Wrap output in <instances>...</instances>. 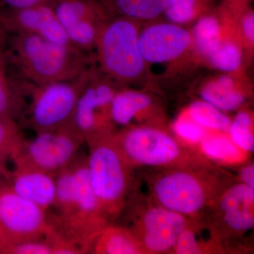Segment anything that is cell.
<instances>
[{
  "label": "cell",
  "instance_id": "1",
  "mask_svg": "<svg viewBox=\"0 0 254 254\" xmlns=\"http://www.w3.org/2000/svg\"><path fill=\"white\" fill-rule=\"evenodd\" d=\"M213 166L158 168L148 178L151 201L194 220L227 186Z\"/></svg>",
  "mask_w": 254,
  "mask_h": 254
},
{
  "label": "cell",
  "instance_id": "2",
  "mask_svg": "<svg viewBox=\"0 0 254 254\" xmlns=\"http://www.w3.org/2000/svg\"><path fill=\"white\" fill-rule=\"evenodd\" d=\"M10 47L16 67L34 86L72 79L89 68L85 51L72 45L13 34Z\"/></svg>",
  "mask_w": 254,
  "mask_h": 254
},
{
  "label": "cell",
  "instance_id": "3",
  "mask_svg": "<svg viewBox=\"0 0 254 254\" xmlns=\"http://www.w3.org/2000/svg\"><path fill=\"white\" fill-rule=\"evenodd\" d=\"M112 132L87 138L88 172L103 215L110 222L119 218L131 200L133 168L114 143Z\"/></svg>",
  "mask_w": 254,
  "mask_h": 254
},
{
  "label": "cell",
  "instance_id": "4",
  "mask_svg": "<svg viewBox=\"0 0 254 254\" xmlns=\"http://www.w3.org/2000/svg\"><path fill=\"white\" fill-rule=\"evenodd\" d=\"M114 143L132 168H195L211 166L208 159L184 145L168 132L150 127L126 128L112 133Z\"/></svg>",
  "mask_w": 254,
  "mask_h": 254
},
{
  "label": "cell",
  "instance_id": "5",
  "mask_svg": "<svg viewBox=\"0 0 254 254\" xmlns=\"http://www.w3.org/2000/svg\"><path fill=\"white\" fill-rule=\"evenodd\" d=\"M71 165L76 179V198L66 216L50 220L51 233L61 243L86 254L98 234L110 222L103 215L93 191L87 156L76 157Z\"/></svg>",
  "mask_w": 254,
  "mask_h": 254
},
{
  "label": "cell",
  "instance_id": "6",
  "mask_svg": "<svg viewBox=\"0 0 254 254\" xmlns=\"http://www.w3.org/2000/svg\"><path fill=\"white\" fill-rule=\"evenodd\" d=\"M136 21L123 16L109 18L95 43L102 69L121 83L135 81L144 69Z\"/></svg>",
  "mask_w": 254,
  "mask_h": 254
},
{
  "label": "cell",
  "instance_id": "7",
  "mask_svg": "<svg viewBox=\"0 0 254 254\" xmlns=\"http://www.w3.org/2000/svg\"><path fill=\"white\" fill-rule=\"evenodd\" d=\"M84 141L69 122L55 129L38 132L31 139L23 138L10 160L14 166L38 169L55 176L73 163Z\"/></svg>",
  "mask_w": 254,
  "mask_h": 254
},
{
  "label": "cell",
  "instance_id": "8",
  "mask_svg": "<svg viewBox=\"0 0 254 254\" xmlns=\"http://www.w3.org/2000/svg\"><path fill=\"white\" fill-rule=\"evenodd\" d=\"M93 73L88 68L72 79L34 86L28 110L30 127L38 133L71 122L78 98Z\"/></svg>",
  "mask_w": 254,
  "mask_h": 254
},
{
  "label": "cell",
  "instance_id": "9",
  "mask_svg": "<svg viewBox=\"0 0 254 254\" xmlns=\"http://www.w3.org/2000/svg\"><path fill=\"white\" fill-rule=\"evenodd\" d=\"M51 230L46 210L20 196L7 185H0L1 254L12 246L45 238Z\"/></svg>",
  "mask_w": 254,
  "mask_h": 254
},
{
  "label": "cell",
  "instance_id": "10",
  "mask_svg": "<svg viewBox=\"0 0 254 254\" xmlns=\"http://www.w3.org/2000/svg\"><path fill=\"white\" fill-rule=\"evenodd\" d=\"M136 209L128 228L136 237L145 254L173 250L179 236L190 219L153 202Z\"/></svg>",
  "mask_w": 254,
  "mask_h": 254
},
{
  "label": "cell",
  "instance_id": "11",
  "mask_svg": "<svg viewBox=\"0 0 254 254\" xmlns=\"http://www.w3.org/2000/svg\"><path fill=\"white\" fill-rule=\"evenodd\" d=\"M60 24L73 46L86 52L94 48L110 12L102 0H52Z\"/></svg>",
  "mask_w": 254,
  "mask_h": 254
},
{
  "label": "cell",
  "instance_id": "12",
  "mask_svg": "<svg viewBox=\"0 0 254 254\" xmlns=\"http://www.w3.org/2000/svg\"><path fill=\"white\" fill-rule=\"evenodd\" d=\"M117 91L110 83L98 79L95 71L82 92L71 123L85 139L110 131V107Z\"/></svg>",
  "mask_w": 254,
  "mask_h": 254
},
{
  "label": "cell",
  "instance_id": "13",
  "mask_svg": "<svg viewBox=\"0 0 254 254\" xmlns=\"http://www.w3.org/2000/svg\"><path fill=\"white\" fill-rule=\"evenodd\" d=\"M0 21L6 31L12 34L33 35L62 44L72 45L50 3L25 9L0 10Z\"/></svg>",
  "mask_w": 254,
  "mask_h": 254
},
{
  "label": "cell",
  "instance_id": "14",
  "mask_svg": "<svg viewBox=\"0 0 254 254\" xmlns=\"http://www.w3.org/2000/svg\"><path fill=\"white\" fill-rule=\"evenodd\" d=\"M190 43V33L171 22L152 25L138 36V46L145 63L173 61L187 51Z\"/></svg>",
  "mask_w": 254,
  "mask_h": 254
},
{
  "label": "cell",
  "instance_id": "15",
  "mask_svg": "<svg viewBox=\"0 0 254 254\" xmlns=\"http://www.w3.org/2000/svg\"><path fill=\"white\" fill-rule=\"evenodd\" d=\"M8 186L20 196L35 203L47 212L53 208L55 199V175L31 168L14 166L4 174Z\"/></svg>",
  "mask_w": 254,
  "mask_h": 254
},
{
  "label": "cell",
  "instance_id": "16",
  "mask_svg": "<svg viewBox=\"0 0 254 254\" xmlns=\"http://www.w3.org/2000/svg\"><path fill=\"white\" fill-rule=\"evenodd\" d=\"M88 253L140 254L145 252L136 237L127 227L109 223L93 241Z\"/></svg>",
  "mask_w": 254,
  "mask_h": 254
},
{
  "label": "cell",
  "instance_id": "17",
  "mask_svg": "<svg viewBox=\"0 0 254 254\" xmlns=\"http://www.w3.org/2000/svg\"><path fill=\"white\" fill-rule=\"evenodd\" d=\"M203 100L221 111H233L240 108L245 101V95L231 76H220L202 89Z\"/></svg>",
  "mask_w": 254,
  "mask_h": 254
},
{
  "label": "cell",
  "instance_id": "18",
  "mask_svg": "<svg viewBox=\"0 0 254 254\" xmlns=\"http://www.w3.org/2000/svg\"><path fill=\"white\" fill-rule=\"evenodd\" d=\"M213 210L218 223L211 229L220 241L225 235H242L254 228V205H237Z\"/></svg>",
  "mask_w": 254,
  "mask_h": 254
},
{
  "label": "cell",
  "instance_id": "19",
  "mask_svg": "<svg viewBox=\"0 0 254 254\" xmlns=\"http://www.w3.org/2000/svg\"><path fill=\"white\" fill-rule=\"evenodd\" d=\"M110 14L135 20H150L164 14L175 0H102Z\"/></svg>",
  "mask_w": 254,
  "mask_h": 254
},
{
  "label": "cell",
  "instance_id": "20",
  "mask_svg": "<svg viewBox=\"0 0 254 254\" xmlns=\"http://www.w3.org/2000/svg\"><path fill=\"white\" fill-rule=\"evenodd\" d=\"M200 151L208 160L227 165H237L247 160L248 153L237 146L230 136L218 132L208 133L200 143Z\"/></svg>",
  "mask_w": 254,
  "mask_h": 254
},
{
  "label": "cell",
  "instance_id": "21",
  "mask_svg": "<svg viewBox=\"0 0 254 254\" xmlns=\"http://www.w3.org/2000/svg\"><path fill=\"white\" fill-rule=\"evenodd\" d=\"M151 103V98L140 92H117L110 107L112 121L122 126H127Z\"/></svg>",
  "mask_w": 254,
  "mask_h": 254
},
{
  "label": "cell",
  "instance_id": "22",
  "mask_svg": "<svg viewBox=\"0 0 254 254\" xmlns=\"http://www.w3.org/2000/svg\"><path fill=\"white\" fill-rule=\"evenodd\" d=\"M215 15H205L198 20L193 30L195 46L200 54L208 58L222 43L221 28Z\"/></svg>",
  "mask_w": 254,
  "mask_h": 254
},
{
  "label": "cell",
  "instance_id": "23",
  "mask_svg": "<svg viewBox=\"0 0 254 254\" xmlns=\"http://www.w3.org/2000/svg\"><path fill=\"white\" fill-rule=\"evenodd\" d=\"M189 116L206 130L228 133L231 120L221 110L204 100H196L189 107Z\"/></svg>",
  "mask_w": 254,
  "mask_h": 254
},
{
  "label": "cell",
  "instance_id": "24",
  "mask_svg": "<svg viewBox=\"0 0 254 254\" xmlns=\"http://www.w3.org/2000/svg\"><path fill=\"white\" fill-rule=\"evenodd\" d=\"M218 241L205 240L200 235V227L195 226L194 220H190L181 232L173 252L177 254H200L215 251Z\"/></svg>",
  "mask_w": 254,
  "mask_h": 254
},
{
  "label": "cell",
  "instance_id": "25",
  "mask_svg": "<svg viewBox=\"0 0 254 254\" xmlns=\"http://www.w3.org/2000/svg\"><path fill=\"white\" fill-rule=\"evenodd\" d=\"M21 109V96L10 79L2 55L0 56V118L14 119Z\"/></svg>",
  "mask_w": 254,
  "mask_h": 254
},
{
  "label": "cell",
  "instance_id": "26",
  "mask_svg": "<svg viewBox=\"0 0 254 254\" xmlns=\"http://www.w3.org/2000/svg\"><path fill=\"white\" fill-rule=\"evenodd\" d=\"M213 0H175L164 14L170 22L183 24L209 11Z\"/></svg>",
  "mask_w": 254,
  "mask_h": 254
},
{
  "label": "cell",
  "instance_id": "27",
  "mask_svg": "<svg viewBox=\"0 0 254 254\" xmlns=\"http://www.w3.org/2000/svg\"><path fill=\"white\" fill-rule=\"evenodd\" d=\"M229 136L241 149L251 153L254 150L253 120L246 111L240 112L230 124Z\"/></svg>",
  "mask_w": 254,
  "mask_h": 254
},
{
  "label": "cell",
  "instance_id": "28",
  "mask_svg": "<svg viewBox=\"0 0 254 254\" xmlns=\"http://www.w3.org/2000/svg\"><path fill=\"white\" fill-rule=\"evenodd\" d=\"M23 137L14 119L0 118V167L14 154Z\"/></svg>",
  "mask_w": 254,
  "mask_h": 254
},
{
  "label": "cell",
  "instance_id": "29",
  "mask_svg": "<svg viewBox=\"0 0 254 254\" xmlns=\"http://www.w3.org/2000/svg\"><path fill=\"white\" fill-rule=\"evenodd\" d=\"M242 59L240 48L231 41L222 42L208 58L214 67L225 72H234L239 69Z\"/></svg>",
  "mask_w": 254,
  "mask_h": 254
},
{
  "label": "cell",
  "instance_id": "30",
  "mask_svg": "<svg viewBox=\"0 0 254 254\" xmlns=\"http://www.w3.org/2000/svg\"><path fill=\"white\" fill-rule=\"evenodd\" d=\"M173 131L177 138L191 145H199L208 134V130L195 123L187 113L177 119L173 125Z\"/></svg>",
  "mask_w": 254,
  "mask_h": 254
},
{
  "label": "cell",
  "instance_id": "31",
  "mask_svg": "<svg viewBox=\"0 0 254 254\" xmlns=\"http://www.w3.org/2000/svg\"><path fill=\"white\" fill-rule=\"evenodd\" d=\"M4 254H53V247L50 240L45 237L12 246Z\"/></svg>",
  "mask_w": 254,
  "mask_h": 254
},
{
  "label": "cell",
  "instance_id": "32",
  "mask_svg": "<svg viewBox=\"0 0 254 254\" xmlns=\"http://www.w3.org/2000/svg\"><path fill=\"white\" fill-rule=\"evenodd\" d=\"M8 9H21L36 5L48 4L52 0H0Z\"/></svg>",
  "mask_w": 254,
  "mask_h": 254
},
{
  "label": "cell",
  "instance_id": "33",
  "mask_svg": "<svg viewBox=\"0 0 254 254\" xmlns=\"http://www.w3.org/2000/svg\"><path fill=\"white\" fill-rule=\"evenodd\" d=\"M242 29L244 36L247 41L254 43V15L253 11H249L245 15L242 21Z\"/></svg>",
  "mask_w": 254,
  "mask_h": 254
},
{
  "label": "cell",
  "instance_id": "34",
  "mask_svg": "<svg viewBox=\"0 0 254 254\" xmlns=\"http://www.w3.org/2000/svg\"><path fill=\"white\" fill-rule=\"evenodd\" d=\"M241 182L254 190V163L243 167L240 170Z\"/></svg>",
  "mask_w": 254,
  "mask_h": 254
},
{
  "label": "cell",
  "instance_id": "35",
  "mask_svg": "<svg viewBox=\"0 0 254 254\" xmlns=\"http://www.w3.org/2000/svg\"><path fill=\"white\" fill-rule=\"evenodd\" d=\"M8 32L6 31L1 21H0V56L4 55V49L6 44V36Z\"/></svg>",
  "mask_w": 254,
  "mask_h": 254
},
{
  "label": "cell",
  "instance_id": "36",
  "mask_svg": "<svg viewBox=\"0 0 254 254\" xmlns=\"http://www.w3.org/2000/svg\"><path fill=\"white\" fill-rule=\"evenodd\" d=\"M2 253V247H1V245H0V254Z\"/></svg>",
  "mask_w": 254,
  "mask_h": 254
}]
</instances>
